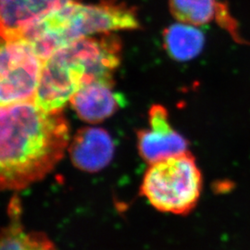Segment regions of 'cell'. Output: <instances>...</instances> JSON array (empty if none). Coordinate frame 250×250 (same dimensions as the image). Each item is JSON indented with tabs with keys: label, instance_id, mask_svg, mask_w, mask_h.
<instances>
[{
	"label": "cell",
	"instance_id": "cell-4",
	"mask_svg": "<svg viewBox=\"0 0 250 250\" xmlns=\"http://www.w3.org/2000/svg\"><path fill=\"white\" fill-rule=\"evenodd\" d=\"M201 189V172L188 151L150 164L140 191L157 210L187 215L197 205Z\"/></svg>",
	"mask_w": 250,
	"mask_h": 250
},
{
	"label": "cell",
	"instance_id": "cell-2",
	"mask_svg": "<svg viewBox=\"0 0 250 250\" xmlns=\"http://www.w3.org/2000/svg\"><path fill=\"white\" fill-rule=\"evenodd\" d=\"M121 52V41L111 33L85 37L60 48L44 62L35 103L46 111H58L85 84L114 83Z\"/></svg>",
	"mask_w": 250,
	"mask_h": 250
},
{
	"label": "cell",
	"instance_id": "cell-3",
	"mask_svg": "<svg viewBox=\"0 0 250 250\" xmlns=\"http://www.w3.org/2000/svg\"><path fill=\"white\" fill-rule=\"evenodd\" d=\"M138 28L140 23L134 9L125 4L73 2L41 19L21 37L28 39L45 61L60 48L83 38Z\"/></svg>",
	"mask_w": 250,
	"mask_h": 250
},
{
	"label": "cell",
	"instance_id": "cell-11",
	"mask_svg": "<svg viewBox=\"0 0 250 250\" xmlns=\"http://www.w3.org/2000/svg\"><path fill=\"white\" fill-rule=\"evenodd\" d=\"M163 40L165 49L173 60L188 62L201 52L205 38L196 26L179 22L165 30Z\"/></svg>",
	"mask_w": 250,
	"mask_h": 250
},
{
	"label": "cell",
	"instance_id": "cell-5",
	"mask_svg": "<svg viewBox=\"0 0 250 250\" xmlns=\"http://www.w3.org/2000/svg\"><path fill=\"white\" fill-rule=\"evenodd\" d=\"M44 62L25 37L1 39V107L35 100Z\"/></svg>",
	"mask_w": 250,
	"mask_h": 250
},
{
	"label": "cell",
	"instance_id": "cell-8",
	"mask_svg": "<svg viewBox=\"0 0 250 250\" xmlns=\"http://www.w3.org/2000/svg\"><path fill=\"white\" fill-rule=\"evenodd\" d=\"M73 165L86 172H98L110 163L114 154V144L107 131L101 128L80 129L69 145Z\"/></svg>",
	"mask_w": 250,
	"mask_h": 250
},
{
	"label": "cell",
	"instance_id": "cell-12",
	"mask_svg": "<svg viewBox=\"0 0 250 250\" xmlns=\"http://www.w3.org/2000/svg\"><path fill=\"white\" fill-rule=\"evenodd\" d=\"M221 4L217 0H170V13L179 22L200 26L217 17Z\"/></svg>",
	"mask_w": 250,
	"mask_h": 250
},
{
	"label": "cell",
	"instance_id": "cell-10",
	"mask_svg": "<svg viewBox=\"0 0 250 250\" xmlns=\"http://www.w3.org/2000/svg\"><path fill=\"white\" fill-rule=\"evenodd\" d=\"M8 213L9 223L1 232L0 250H58L45 232L27 231L21 222V208L17 197L11 199Z\"/></svg>",
	"mask_w": 250,
	"mask_h": 250
},
{
	"label": "cell",
	"instance_id": "cell-9",
	"mask_svg": "<svg viewBox=\"0 0 250 250\" xmlns=\"http://www.w3.org/2000/svg\"><path fill=\"white\" fill-rule=\"evenodd\" d=\"M114 83L94 82L81 87L72 97L70 103L81 120L97 124L113 115L123 98L113 92Z\"/></svg>",
	"mask_w": 250,
	"mask_h": 250
},
{
	"label": "cell",
	"instance_id": "cell-1",
	"mask_svg": "<svg viewBox=\"0 0 250 250\" xmlns=\"http://www.w3.org/2000/svg\"><path fill=\"white\" fill-rule=\"evenodd\" d=\"M0 187L20 191L46 177L70 144L62 110L46 111L35 101L1 107Z\"/></svg>",
	"mask_w": 250,
	"mask_h": 250
},
{
	"label": "cell",
	"instance_id": "cell-6",
	"mask_svg": "<svg viewBox=\"0 0 250 250\" xmlns=\"http://www.w3.org/2000/svg\"><path fill=\"white\" fill-rule=\"evenodd\" d=\"M149 129L137 134L138 150L149 165L188 152V141L170 125L168 111L154 105L148 114Z\"/></svg>",
	"mask_w": 250,
	"mask_h": 250
},
{
	"label": "cell",
	"instance_id": "cell-7",
	"mask_svg": "<svg viewBox=\"0 0 250 250\" xmlns=\"http://www.w3.org/2000/svg\"><path fill=\"white\" fill-rule=\"evenodd\" d=\"M73 2L81 0H0L1 38L21 37L41 19Z\"/></svg>",
	"mask_w": 250,
	"mask_h": 250
}]
</instances>
